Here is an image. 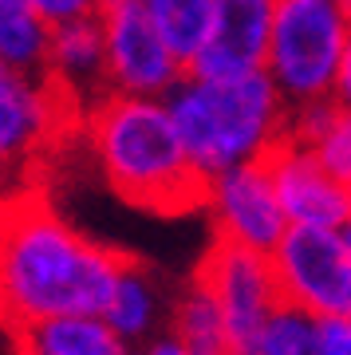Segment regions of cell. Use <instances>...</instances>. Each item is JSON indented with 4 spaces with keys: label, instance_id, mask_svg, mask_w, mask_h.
Listing matches in <instances>:
<instances>
[{
    "label": "cell",
    "instance_id": "cell-13",
    "mask_svg": "<svg viewBox=\"0 0 351 355\" xmlns=\"http://www.w3.org/2000/svg\"><path fill=\"white\" fill-rule=\"evenodd\" d=\"M170 304H174V292L162 284V277L135 257H123L111 296H107L99 316L123 343L142 347L170 328Z\"/></svg>",
    "mask_w": 351,
    "mask_h": 355
},
{
    "label": "cell",
    "instance_id": "cell-23",
    "mask_svg": "<svg viewBox=\"0 0 351 355\" xmlns=\"http://www.w3.org/2000/svg\"><path fill=\"white\" fill-rule=\"evenodd\" d=\"M336 103H348V107H351V32H348V51H343V67H339Z\"/></svg>",
    "mask_w": 351,
    "mask_h": 355
},
{
    "label": "cell",
    "instance_id": "cell-4",
    "mask_svg": "<svg viewBox=\"0 0 351 355\" xmlns=\"http://www.w3.org/2000/svg\"><path fill=\"white\" fill-rule=\"evenodd\" d=\"M348 0H280L264 48V76L276 83L292 114L336 103L348 51Z\"/></svg>",
    "mask_w": 351,
    "mask_h": 355
},
{
    "label": "cell",
    "instance_id": "cell-3",
    "mask_svg": "<svg viewBox=\"0 0 351 355\" xmlns=\"http://www.w3.org/2000/svg\"><path fill=\"white\" fill-rule=\"evenodd\" d=\"M166 103L201 178H214L229 166L264 162L276 142L292 135V107L264 67L245 76L186 71Z\"/></svg>",
    "mask_w": 351,
    "mask_h": 355
},
{
    "label": "cell",
    "instance_id": "cell-1",
    "mask_svg": "<svg viewBox=\"0 0 351 355\" xmlns=\"http://www.w3.org/2000/svg\"><path fill=\"white\" fill-rule=\"evenodd\" d=\"M123 257L48 205H8L0 214V320L24 328L51 316H99Z\"/></svg>",
    "mask_w": 351,
    "mask_h": 355
},
{
    "label": "cell",
    "instance_id": "cell-2",
    "mask_svg": "<svg viewBox=\"0 0 351 355\" xmlns=\"http://www.w3.org/2000/svg\"><path fill=\"white\" fill-rule=\"evenodd\" d=\"M76 135L123 202L166 217L201 209L205 178L189 158L166 99L107 91L79 111Z\"/></svg>",
    "mask_w": 351,
    "mask_h": 355
},
{
    "label": "cell",
    "instance_id": "cell-15",
    "mask_svg": "<svg viewBox=\"0 0 351 355\" xmlns=\"http://www.w3.org/2000/svg\"><path fill=\"white\" fill-rule=\"evenodd\" d=\"M166 331L194 355H229L233 352V340H229L221 304H217L214 292L205 288L198 277H189L186 284L174 292L170 328Z\"/></svg>",
    "mask_w": 351,
    "mask_h": 355
},
{
    "label": "cell",
    "instance_id": "cell-9",
    "mask_svg": "<svg viewBox=\"0 0 351 355\" xmlns=\"http://www.w3.org/2000/svg\"><path fill=\"white\" fill-rule=\"evenodd\" d=\"M201 209L209 214L217 241H233L245 249L273 253L280 237L289 233V217H284V205L276 198L273 174L264 162L229 166L221 174L205 178Z\"/></svg>",
    "mask_w": 351,
    "mask_h": 355
},
{
    "label": "cell",
    "instance_id": "cell-21",
    "mask_svg": "<svg viewBox=\"0 0 351 355\" xmlns=\"http://www.w3.org/2000/svg\"><path fill=\"white\" fill-rule=\"evenodd\" d=\"M327 355H351V320H324Z\"/></svg>",
    "mask_w": 351,
    "mask_h": 355
},
{
    "label": "cell",
    "instance_id": "cell-10",
    "mask_svg": "<svg viewBox=\"0 0 351 355\" xmlns=\"http://www.w3.org/2000/svg\"><path fill=\"white\" fill-rule=\"evenodd\" d=\"M264 166L289 225H351V182H343L300 135L276 142Z\"/></svg>",
    "mask_w": 351,
    "mask_h": 355
},
{
    "label": "cell",
    "instance_id": "cell-22",
    "mask_svg": "<svg viewBox=\"0 0 351 355\" xmlns=\"http://www.w3.org/2000/svg\"><path fill=\"white\" fill-rule=\"evenodd\" d=\"M138 352H142V355H194V352H186V347H182V343L170 336V331L154 336V340H151V343H142Z\"/></svg>",
    "mask_w": 351,
    "mask_h": 355
},
{
    "label": "cell",
    "instance_id": "cell-8",
    "mask_svg": "<svg viewBox=\"0 0 351 355\" xmlns=\"http://www.w3.org/2000/svg\"><path fill=\"white\" fill-rule=\"evenodd\" d=\"M194 277L214 292V300L221 304L233 347H252L257 336L264 331V324L273 320V312L284 304L280 280H276L273 268V253H261V249H245V245L214 237L209 253L201 257Z\"/></svg>",
    "mask_w": 351,
    "mask_h": 355
},
{
    "label": "cell",
    "instance_id": "cell-26",
    "mask_svg": "<svg viewBox=\"0 0 351 355\" xmlns=\"http://www.w3.org/2000/svg\"><path fill=\"white\" fill-rule=\"evenodd\" d=\"M348 229H351V225H348Z\"/></svg>",
    "mask_w": 351,
    "mask_h": 355
},
{
    "label": "cell",
    "instance_id": "cell-5",
    "mask_svg": "<svg viewBox=\"0 0 351 355\" xmlns=\"http://www.w3.org/2000/svg\"><path fill=\"white\" fill-rule=\"evenodd\" d=\"M79 111L48 76L0 67V186L28 182L63 139L76 135Z\"/></svg>",
    "mask_w": 351,
    "mask_h": 355
},
{
    "label": "cell",
    "instance_id": "cell-25",
    "mask_svg": "<svg viewBox=\"0 0 351 355\" xmlns=\"http://www.w3.org/2000/svg\"><path fill=\"white\" fill-rule=\"evenodd\" d=\"M348 4H351V0H348Z\"/></svg>",
    "mask_w": 351,
    "mask_h": 355
},
{
    "label": "cell",
    "instance_id": "cell-7",
    "mask_svg": "<svg viewBox=\"0 0 351 355\" xmlns=\"http://www.w3.org/2000/svg\"><path fill=\"white\" fill-rule=\"evenodd\" d=\"M99 24L103 44H107V87L111 91L166 99L186 79L189 67L166 44L142 0H103Z\"/></svg>",
    "mask_w": 351,
    "mask_h": 355
},
{
    "label": "cell",
    "instance_id": "cell-24",
    "mask_svg": "<svg viewBox=\"0 0 351 355\" xmlns=\"http://www.w3.org/2000/svg\"><path fill=\"white\" fill-rule=\"evenodd\" d=\"M229 355H261V352H257V347H233Z\"/></svg>",
    "mask_w": 351,
    "mask_h": 355
},
{
    "label": "cell",
    "instance_id": "cell-16",
    "mask_svg": "<svg viewBox=\"0 0 351 355\" xmlns=\"http://www.w3.org/2000/svg\"><path fill=\"white\" fill-rule=\"evenodd\" d=\"M55 28L28 0H0V67L44 76Z\"/></svg>",
    "mask_w": 351,
    "mask_h": 355
},
{
    "label": "cell",
    "instance_id": "cell-12",
    "mask_svg": "<svg viewBox=\"0 0 351 355\" xmlns=\"http://www.w3.org/2000/svg\"><path fill=\"white\" fill-rule=\"evenodd\" d=\"M44 76L76 111H87L91 103H99L111 91L107 87V44H103L99 16L71 20V24H60L51 32Z\"/></svg>",
    "mask_w": 351,
    "mask_h": 355
},
{
    "label": "cell",
    "instance_id": "cell-17",
    "mask_svg": "<svg viewBox=\"0 0 351 355\" xmlns=\"http://www.w3.org/2000/svg\"><path fill=\"white\" fill-rule=\"evenodd\" d=\"M292 135H300L343 182H351V107L348 103H324V107L292 114Z\"/></svg>",
    "mask_w": 351,
    "mask_h": 355
},
{
    "label": "cell",
    "instance_id": "cell-11",
    "mask_svg": "<svg viewBox=\"0 0 351 355\" xmlns=\"http://www.w3.org/2000/svg\"><path fill=\"white\" fill-rule=\"evenodd\" d=\"M280 0H214L205 48L194 55V76H245L264 67V48Z\"/></svg>",
    "mask_w": 351,
    "mask_h": 355
},
{
    "label": "cell",
    "instance_id": "cell-6",
    "mask_svg": "<svg viewBox=\"0 0 351 355\" xmlns=\"http://www.w3.org/2000/svg\"><path fill=\"white\" fill-rule=\"evenodd\" d=\"M284 304L320 320H351V229L289 225L273 249Z\"/></svg>",
    "mask_w": 351,
    "mask_h": 355
},
{
    "label": "cell",
    "instance_id": "cell-14",
    "mask_svg": "<svg viewBox=\"0 0 351 355\" xmlns=\"http://www.w3.org/2000/svg\"><path fill=\"white\" fill-rule=\"evenodd\" d=\"M16 355H126L123 343L103 316H51L12 328Z\"/></svg>",
    "mask_w": 351,
    "mask_h": 355
},
{
    "label": "cell",
    "instance_id": "cell-20",
    "mask_svg": "<svg viewBox=\"0 0 351 355\" xmlns=\"http://www.w3.org/2000/svg\"><path fill=\"white\" fill-rule=\"evenodd\" d=\"M51 28L71 24V20H87V16H99L103 0H28Z\"/></svg>",
    "mask_w": 351,
    "mask_h": 355
},
{
    "label": "cell",
    "instance_id": "cell-18",
    "mask_svg": "<svg viewBox=\"0 0 351 355\" xmlns=\"http://www.w3.org/2000/svg\"><path fill=\"white\" fill-rule=\"evenodd\" d=\"M166 44L178 51L182 64H194V55L205 48L209 24H214V0H142Z\"/></svg>",
    "mask_w": 351,
    "mask_h": 355
},
{
    "label": "cell",
    "instance_id": "cell-19",
    "mask_svg": "<svg viewBox=\"0 0 351 355\" xmlns=\"http://www.w3.org/2000/svg\"><path fill=\"white\" fill-rule=\"evenodd\" d=\"M252 347L261 355H327L324 320L296 304H280Z\"/></svg>",
    "mask_w": 351,
    "mask_h": 355
}]
</instances>
